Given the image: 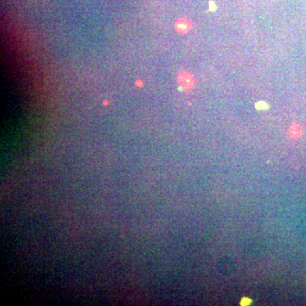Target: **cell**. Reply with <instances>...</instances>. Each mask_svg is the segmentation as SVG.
I'll return each mask as SVG.
<instances>
[{"mask_svg": "<svg viewBox=\"0 0 306 306\" xmlns=\"http://www.w3.org/2000/svg\"><path fill=\"white\" fill-rule=\"evenodd\" d=\"M255 108L258 111H265V110H267L269 108V105L267 104V102L260 101H258L255 104Z\"/></svg>", "mask_w": 306, "mask_h": 306, "instance_id": "3", "label": "cell"}, {"mask_svg": "<svg viewBox=\"0 0 306 306\" xmlns=\"http://www.w3.org/2000/svg\"><path fill=\"white\" fill-rule=\"evenodd\" d=\"M292 130L293 132H291V135L292 137H299L300 135V129L298 126H292Z\"/></svg>", "mask_w": 306, "mask_h": 306, "instance_id": "4", "label": "cell"}, {"mask_svg": "<svg viewBox=\"0 0 306 306\" xmlns=\"http://www.w3.org/2000/svg\"><path fill=\"white\" fill-rule=\"evenodd\" d=\"M175 30L180 33H186L191 28V23L186 18H180L174 24Z\"/></svg>", "mask_w": 306, "mask_h": 306, "instance_id": "2", "label": "cell"}, {"mask_svg": "<svg viewBox=\"0 0 306 306\" xmlns=\"http://www.w3.org/2000/svg\"><path fill=\"white\" fill-rule=\"evenodd\" d=\"M178 84L184 90H190L193 88L195 80L192 74L186 71H182L178 75Z\"/></svg>", "mask_w": 306, "mask_h": 306, "instance_id": "1", "label": "cell"}, {"mask_svg": "<svg viewBox=\"0 0 306 306\" xmlns=\"http://www.w3.org/2000/svg\"><path fill=\"white\" fill-rule=\"evenodd\" d=\"M250 302H251V300L249 299H247V298H244L242 300H241V305H249L250 304Z\"/></svg>", "mask_w": 306, "mask_h": 306, "instance_id": "5", "label": "cell"}, {"mask_svg": "<svg viewBox=\"0 0 306 306\" xmlns=\"http://www.w3.org/2000/svg\"><path fill=\"white\" fill-rule=\"evenodd\" d=\"M136 85H137V86H139V87H142V86H143V84H142V82H141L140 80H137V81H136Z\"/></svg>", "mask_w": 306, "mask_h": 306, "instance_id": "6", "label": "cell"}, {"mask_svg": "<svg viewBox=\"0 0 306 306\" xmlns=\"http://www.w3.org/2000/svg\"><path fill=\"white\" fill-rule=\"evenodd\" d=\"M214 7H216L215 5H213V3H210V10H215L216 9H214Z\"/></svg>", "mask_w": 306, "mask_h": 306, "instance_id": "7", "label": "cell"}]
</instances>
